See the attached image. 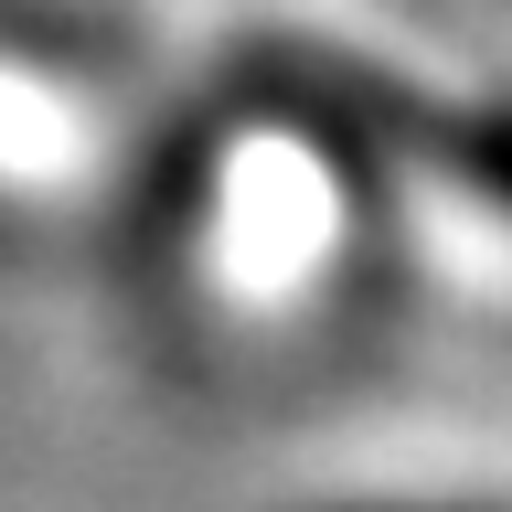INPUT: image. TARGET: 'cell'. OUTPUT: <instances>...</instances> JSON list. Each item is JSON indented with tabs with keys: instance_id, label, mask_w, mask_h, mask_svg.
<instances>
[{
	"instance_id": "obj_1",
	"label": "cell",
	"mask_w": 512,
	"mask_h": 512,
	"mask_svg": "<svg viewBox=\"0 0 512 512\" xmlns=\"http://www.w3.org/2000/svg\"><path fill=\"white\" fill-rule=\"evenodd\" d=\"M459 182L491 192V203H512V118H470L459 128Z\"/></svg>"
}]
</instances>
